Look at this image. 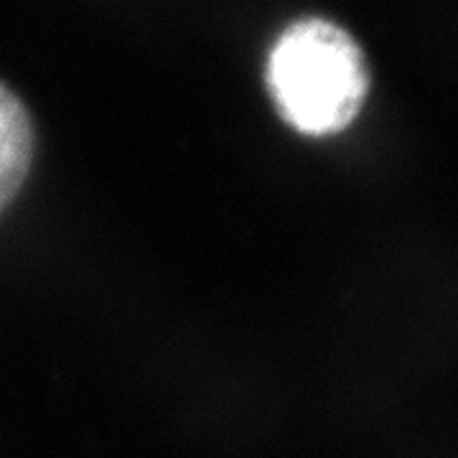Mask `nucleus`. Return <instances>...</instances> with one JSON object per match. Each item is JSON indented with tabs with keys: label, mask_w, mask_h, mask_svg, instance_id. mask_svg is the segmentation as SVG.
Returning <instances> with one entry per match:
<instances>
[{
	"label": "nucleus",
	"mask_w": 458,
	"mask_h": 458,
	"mask_svg": "<svg viewBox=\"0 0 458 458\" xmlns=\"http://www.w3.org/2000/svg\"><path fill=\"white\" fill-rule=\"evenodd\" d=\"M265 80L291 128L303 135H331L360 114L369 92V66L346 29L309 16L280 33Z\"/></svg>",
	"instance_id": "nucleus-1"
},
{
	"label": "nucleus",
	"mask_w": 458,
	"mask_h": 458,
	"mask_svg": "<svg viewBox=\"0 0 458 458\" xmlns=\"http://www.w3.org/2000/svg\"><path fill=\"white\" fill-rule=\"evenodd\" d=\"M31 120L21 99L0 84V209L16 197L31 164Z\"/></svg>",
	"instance_id": "nucleus-2"
}]
</instances>
